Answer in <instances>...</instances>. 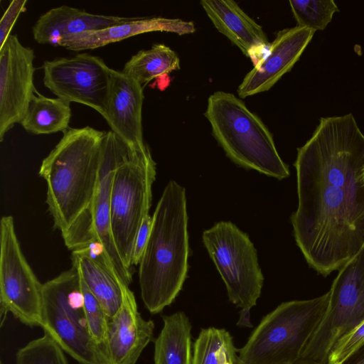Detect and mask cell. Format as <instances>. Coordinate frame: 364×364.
<instances>
[{
  "label": "cell",
  "mask_w": 364,
  "mask_h": 364,
  "mask_svg": "<svg viewBox=\"0 0 364 364\" xmlns=\"http://www.w3.org/2000/svg\"><path fill=\"white\" fill-rule=\"evenodd\" d=\"M294 166V238L309 267L326 277L364 246V134L354 116L321 118Z\"/></svg>",
  "instance_id": "1"
},
{
  "label": "cell",
  "mask_w": 364,
  "mask_h": 364,
  "mask_svg": "<svg viewBox=\"0 0 364 364\" xmlns=\"http://www.w3.org/2000/svg\"><path fill=\"white\" fill-rule=\"evenodd\" d=\"M105 134L88 126L68 129L40 167L54 226L72 251L97 241L93 208Z\"/></svg>",
  "instance_id": "2"
},
{
  "label": "cell",
  "mask_w": 364,
  "mask_h": 364,
  "mask_svg": "<svg viewBox=\"0 0 364 364\" xmlns=\"http://www.w3.org/2000/svg\"><path fill=\"white\" fill-rule=\"evenodd\" d=\"M186 191L170 181L152 217L149 238L139 262L141 296L148 311L160 313L182 289L189 253Z\"/></svg>",
  "instance_id": "3"
},
{
  "label": "cell",
  "mask_w": 364,
  "mask_h": 364,
  "mask_svg": "<svg viewBox=\"0 0 364 364\" xmlns=\"http://www.w3.org/2000/svg\"><path fill=\"white\" fill-rule=\"evenodd\" d=\"M204 114L213 136L235 164L279 180L289 176L268 128L235 95L214 92Z\"/></svg>",
  "instance_id": "4"
},
{
  "label": "cell",
  "mask_w": 364,
  "mask_h": 364,
  "mask_svg": "<svg viewBox=\"0 0 364 364\" xmlns=\"http://www.w3.org/2000/svg\"><path fill=\"white\" fill-rule=\"evenodd\" d=\"M329 291L304 300L283 302L267 314L237 350L240 364H294L320 324Z\"/></svg>",
  "instance_id": "5"
},
{
  "label": "cell",
  "mask_w": 364,
  "mask_h": 364,
  "mask_svg": "<svg viewBox=\"0 0 364 364\" xmlns=\"http://www.w3.org/2000/svg\"><path fill=\"white\" fill-rule=\"evenodd\" d=\"M156 163L146 145L132 149L114 170L111 198L112 237L125 266L132 271V252L139 228L149 215Z\"/></svg>",
  "instance_id": "6"
},
{
  "label": "cell",
  "mask_w": 364,
  "mask_h": 364,
  "mask_svg": "<svg viewBox=\"0 0 364 364\" xmlns=\"http://www.w3.org/2000/svg\"><path fill=\"white\" fill-rule=\"evenodd\" d=\"M80 364H100L90 333L77 265L43 284L40 326Z\"/></svg>",
  "instance_id": "7"
},
{
  "label": "cell",
  "mask_w": 364,
  "mask_h": 364,
  "mask_svg": "<svg viewBox=\"0 0 364 364\" xmlns=\"http://www.w3.org/2000/svg\"><path fill=\"white\" fill-rule=\"evenodd\" d=\"M202 237L229 300L241 309L250 310L260 296L264 277L248 235L231 222L221 221L205 230Z\"/></svg>",
  "instance_id": "8"
},
{
  "label": "cell",
  "mask_w": 364,
  "mask_h": 364,
  "mask_svg": "<svg viewBox=\"0 0 364 364\" xmlns=\"http://www.w3.org/2000/svg\"><path fill=\"white\" fill-rule=\"evenodd\" d=\"M326 313L300 359L326 364L334 345L364 321V246L339 270Z\"/></svg>",
  "instance_id": "9"
},
{
  "label": "cell",
  "mask_w": 364,
  "mask_h": 364,
  "mask_svg": "<svg viewBox=\"0 0 364 364\" xmlns=\"http://www.w3.org/2000/svg\"><path fill=\"white\" fill-rule=\"evenodd\" d=\"M41 284L21 249L14 218L0 222V303L1 314L11 313L21 323L40 326L42 313Z\"/></svg>",
  "instance_id": "10"
},
{
  "label": "cell",
  "mask_w": 364,
  "mask_h": 364,
  "mask_svg": "<svg viewBox=\"0 0 364 364\" xmlns=\"http://www.w3.org/2000/svg\"><path fill=\"white\" fill-rule=\"evenodd\" d=\"M42 69L45 87L57 97L87 105L104 116L111 68L102 58L81 53L46 60Z\"/></svg>",
  "instance_id": "11"
},
{
  "label": "cell",
  "mask_w": 364,
  "mask_h": 364,
  "mask_svg": "<svg viewBox=\"0 0 364 364\" xmlns=\"http://www.w3.org/2000/svg\"><path fill=\"white\" fill-rule=\"evenodd\" d=\"M33 50L11 34L0 48V141L21 123L36 91Z\"/></svg>",
  "instance_id": "12"
},
{
  "label": "cell",
  "mask_w": 364,
  "mask_h": 364,
  "mask_svg": "<svg viewBox=\"0 0 364 364\" xmlns=\"http://www.w3.org/2000/svg\"><path fill=\"white\" fill-rule=\"evenodd\" d=\"M132 149L135 148L130 146L112 130L105 132L93 208L96 239L119 279L127 287L132 281L133 273L122 262L114 242L110 221V198L114 170Z\"/></svg>",
  "instance_id": "13"
},
{
  "label": "cell",
  "mask_w": 364,
  "mask_h": 364,
  "mask_svg": "<svg viewBox=\"0 0 364 364\" xmlns=\"http://www.w3.org/2000/svg\"><path fill=\"white\" fill-rule=\"evenodd\" d=\"M154 329L151 320H145L129 287L124 290L122 306L108 319L104 341L98 349L100 364H136L151 341Z\"/></svg>",
  "instance_id": "14"
},
{
  "label": "cell",
  "mask_w": 364,
  "mask_h": 364,
  "mask_svg": "<svg viewBox=\"0 0 364 364\" xmlns=\"http://www.w3.org/2000/svg\"><path fill=\"white\" fill-rule=\"evenodd\" d=\"M316 31L295 26L279 31L264 55L245 75L237 92L245 98L266 92L290 71Z\"/></svg>",
  "instance_id": "15"
},
{
  "label": "cell",
  "mask_w": 364,
  "mask_h": 364,
  "mask_svg": "<svg viewBox=\"0 0 364 364\" xmlns=\"http://www.w3.org/2000/svg\"><path fill=\"white\" fill-rule=\"evenodd\" d=\"M142 85L122 71L111 69L103 117L111 130L133 148L146 146L143 138Z\"/></svg>",
  "instance_id": "16"
},
{
  "label": "cell",
  "mask_w": 364,
  "mask_h": 364,
  "mask_svg": "<svg viewBox=\"0 0 364 364\" xmlns=\"http://www.w3.org/2000/svg\"><path fill=\"white\" fill-rule=\"evenodd\" d=\"M200 4L215 28L232 41L254 65L270 43L262 27L232 0H202Z\"/></svg>",
  "instance_id": "17"
},
{
  "label": "cell",
  "mask_w": 364,
  "mask_h": 364,
  "mask_svg": "<svg viewBox=\"0 0 364 364\" xmlns=\"http://www.w3.org/2000/svg\"><path fill=\"white\" fill-rule=\"evenodd\" d=\"M72 262L88 289L99 301L108 318L119 311L126 287L97 241L73 251Z\"/></svg>",
  "instance_id": "18"
},
{
  "label": "cell",
  "mask_w": 364,
  "mask_h": 364,
  "mask_svg": "<svg viewBox=\"0 0 364 364\" xmlns=\"http://www.w3.org/2000/svg\"><path fill=\"white\" fill-rule=\"evenodd\" d=\"M134 18L93 14L62 5L42 14L33 26L32 32L37 43L58 46L65 38L88 31L103 29Z\"/></svg>",
  "instance_id": "19"
},
{
  "label": "cell",
  "mask_w": 364,
  "mask_h": 364,
  "mask_svg": "<svg viewBox=\"0 0 364 364\" xmlns=\"http://www.w3.org/2000/svg\"><path fill=\"white\" fill-rule=\"evenodd\" d=\"M191 21L163 17H135L134 19L100 30L88 31L64 38L58 46L73 51L95 49L109 43L123 41L134 36L152 32L166 31L180 36L195 32Z\"/></svg>",
  "instance_id": "20"
},
{
  "label": "cell",
  "mask_w": 364,
  "mask_h": 364,
  "mask_svg": "<svg viewBox=\"0 0 364 364\" xmlns=\"http://www.w3.org/2000/svg\"><path fill=\"white\" fill-rule=\"evenodd\" d=\"M164 326L154 342V364H192L191 324L183 312L163 316Z\"/></svg>",
  "instance_id": "21"
},
{
  "label": "cell",
  "mask_w": 364,
  "mask_h": 364,
  "mask_svg": "<svg viewBox=\"0 0 364 364\" xmlns=\"http://www.w3.org/2000/svg\"><path fill=\"white\" fill-rule=\"evenodd\" d=\"M70 104L59 97H46L36 90L20 124L33 134L64 132L69 129Z\"/></svg>",
  "instance_id": "22"
},
{
  "label": "cell",
  "mask_w": 364,
  "mask_h": 364,
  "mask_svg": "<svg viewBox=\"0 0 364 364\" xmlns=\"http://www.w3.org/2000/svg\"><path fill=\"white\" fill-rule=\"evenodd\" d=\"M180 69V59L168 46L157 43L139 50L125 63L122 72L140 85Z\"/></svg>",
  "instance_id": "23"
},
{
  "label": "cell",
  "mask_w": 364,
  "mask_h": 364,
  "mask_svg": "<svg viewBox=\"0 0 364 364\" xmlns=\"http://www.w3.org/2000/svg\"><path fill=\"white\" fill-rule=\"evenodd\" d=\"M193 347L192 364H238L237 350L225 328L202 329Z\"/></svg>",
  "instance_id": "24"
},
{
  "label": "cell",
  "mask_w": 364,
  "mask_h": 364,
  "mask_svg": "<svg viewBox=\"0 0 364 364\" xmlns=\"http://www.w3.org/2000/svg\"><path fill=\"white\" fill-rule=\"evenodd\" d=\"M297 26L314 31L324 30L338 11L333 0L289 1Z\"/></svg>",
  "instance_id": "25"
},
{
  "label": "cell",
  "mask_w": 364,
  "mask_h": 364,
  "mask_svg": "<svg viewBox=\"0 0 364 364\" xmlns=\"http://www.w3.org/2000/svg\"><path fill=\"white\" fill-rule=\"evenodd\" d=\"M16 364H68L64 350L48 333L34 339L16 354Z\"/></svg>",
  "instance_id": "26"
},
{
  "label": "cell",
  "mask_w": 364,
  "mask_h": 364,
  "mask_svg": "<svg viewBox=\"0 0 364 364\" xmlns=\"http://www.w3.org/2000/svg\"><path fill=\"white\" fill-rule=\"evenodd\" d=\"M80 279L90 333L98 350L104 341L109 318L81 277Z\"/></svg>",
  "instance_id": "27"
},
{
  "label": "cell",
  "mask_w": 364,
  "mask_h": 364,
  "mask_svg": "<svg viewBox=\"0 0 364 364\" xmlns=\"http://www.w3.org/2000/svg\"><path fill=\"white\" fill-rule=\"evenodd\" d=\"M363 346L364 321L334 345L326 364H343Z\"/></svg>",
  "instance_id": "28"
},
{
  "label": "cell",
  "mask_w": 364,
  "mask_h": 364,
  "mask_svg": "<svg viewBox=\"0 0 364 364\" xmlns=\"http://www.w3.org/2000/svg\"><path fill=\"white\" fill-rule=\"evenodd\" d=\"M26 0L10 2L0 21V48L4 44L19 15L26 11Z\"/></svg>",
  "instance_id": "29"
},
{
  "label": "cell",
  "mask_w": 364,
  "mask_h": 364,
  "mask_svg": "<svg viewBox=\"0 0 364 364\" xmlns=\"http://www.w3.org/2000/svg\"><path fill=\"white\" fill-rule=\"evenodd\" d=\"M152 225V218L147 215L137 232L132 257V265L139 264L147 245Z\"/></svg>",
  "instance_id": "30"
},
{
  "label": "cell",
  "mask_w": 364,
  "mask_h": 364,
  "mask_svg": "<svg viewBox=\"0 0 364 364\" xmlns=\"http://www.w3.org/2000/svg\"><path fill=\"white\" fill-rule=\"evenodd\" d=\"M237 326L240 327H252L250 321V310L241 309Z\"/></svg>",
  "instance_id": "31"
},
{
  "label": "cell",
  "mask_w": 364,
  "mask_h": 364,
  "mask_svg": "<svg viewBox=\"0 0 364 364\" xmlns=\"http://www.w3.org/2000/svg\"><path fill=\"white\" fill-rule=\"evenodd\" d=\"M343 364H364V346Z\"/></svg>",
  "instance_id": "32"
},
{
  "label": "cell",
  "mask_w": 364,
  "mask_h": 364,
  "mask_svg": "<svg viewBox=\"0 0 364 364\" xmlns=\"http://www.w3.org/2000/svg\"><path fill=\"white\" fill-rule=\"evenodd\" d=\"M238 364L239 362H238ZM294 364H318V363H311V362H308V361H306V360H301V359H299L297 362H296Z\"/></svg>",
  "instance_id": "33"
},
{
  "label": "cell",
  "mask_w": 364,
  "mask_h": 364,
  "mask_svg": "<svg viewBox=\"0 0 364 364\" xmlns=\"http://www.w3.org/2000/svg\"><path fill=\"white\" fill-rule=\"evenodd\" d=\"M363 178H364V170H363Z\"/></svg>",
  "instance_id": "34"
}]
</instances>
